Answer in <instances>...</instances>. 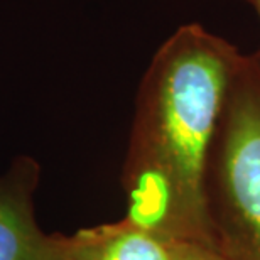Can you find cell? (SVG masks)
<instances>
[{
    "instance_id": "6",
    "label": "cell",
    "mask_w": 260,
    "mask_h": 260,
    "mask_svg": "<svg viewBox=\"0 0 260 260\" xmlns=\"http://www.w3.org/2000/svg\"><path fill=\"white\" fill-rule=\"evenodd\" d=\"M250 4L253 5V7H255L257 15H258V20H260V0H250ZM253 54L257 56V59H258V63H260V48H258V51H255Z\"/></svg>"
},
{
    "instance_id": "5",
    "label": "cell",
    "mask_w": 260,
    "mask_h": 260,
    "mask_svg": "<svg viewBox=\"0 0 260 260\" xmlns=\"http://www.w3.org/2000/svg\"><path fill=\"white\" fill-rule=\"evenodd\" d=\"M174 258L176 260H228L218 248L200 242H176Z\"/></svg>"
},
{
    "instance_id": "4",
    "label": "cell",
    "mask_w": 260,
    "mask_h": 260,
    "mask_svg": "<svg viewBox=\"0 0 260 260\" xmlns=\"http://www.w3.org/2000/svg\"><path fill=\"white\" fill-rule=\"evenodd\" d=\"M176 242L122 220L81 228L68 235L70 260H176Z\"/></svg>"
},
{
    "instance_id": "3",
    "label": "cell",
    "mask_w": 260,
    "mask_h": 260,
    "mask_svg": "<svg viewBox=\"0 0 260 260\" xmlns=\"http://www.w3.org/2000/svg\"><path fill=\"white\" fill-rule=\"evenodd\" d=\"M41 166L17 157L0 176V260H70L68 235L46 233L34 213Z\"/></svg>"
},
{
    "instance_id": "7",
    "label": "cell",
    "mask_w": 260,
    "mask_h": 260,
    "mask_svg": "<svg viewBox=\"0 0 260 260\" xmlns=\"http://www.w3.org/2000/svg\"><path fill=\"white\" fill-rule=\"evenodd\" d=\"M243 2H248V4H250V0H243Z\"/></svg>"
},
{
    "instance_id": "2",
    "label": "cell",
    "mask_w": 260,
    "mask_h": 260,
    "mask_svg": "<svg viewBox=\"0 0 260 260\" xmlns=\"http://www.w3.org/2000/svg\"><path fill=\"white\" fill-rule=\"evenodd\" d=\"M206 216L228 260H260V63L243 54L208 160Z\"/></svg>"
},
{
    "instance_id": "1",
    "label": "cell",
    "mask_w": 260,
    "mask_h": 260,
    "mask_svg": "<svg viewBox=\"0 0 260 260\" xmlns=\"http://www.w3.org/2000/svg\"><path fill=\"white\" fill-rule=\"evenodd\" d=\"M243 53L191 22L145 70L122 168L125 218L173 242L213 245L205 184L213 140Z\"/></svg>"
}]
</instances>
